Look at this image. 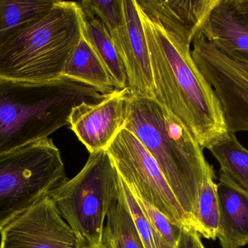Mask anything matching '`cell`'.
I'll return each instance as SVG.
<instances>
[{
  "label": "cell",
  "mask_w": 248,
  "mask_h": 248,
  "mask_svg": "<svg viewBox=\"0 0 248 248\" xmlns=\"http://www.w3.org/2000/svg\"><path fill=\"white\" fill-rule=\"evenodd\" d=\"M151 60L155 100L177 118L202 149L230 135L219 100L181 43L140 11Z\"/></svg>",
  "instance_id": "1"
},
{
  "label": "cell",
  "mask_w": 248,
  "mask_h": 248,
  "mask_svg": "<svg viewBox=\"0 0 248 248\" xmlns=\"http://www.w3.org/2000/svg\"><path fill=\"white\" fill-rule=\"evenodd\" d=\"M124 128L151 154L195 230L202 182L214 171L189 130L155 99L128 96Z\"/></svg>",
  "instance_id": "2"
},
{
  "label": "cell",
  "mask_w": 248,
  "mask_h": 248,
  "mask_svg": "<svg viewBox=\"0 0 248 248\" xmlns=\"http://www.w3.org/2000/svg\"><path fill=\"white\" fill-rule=\"evenodd\" d=\"M103 96L65 77L36 83L0 78V157L48 138L69 125L75 106L98 101Z\"/></svg>",
  "instance_id": "3"
},
{
  "label": "cell",
  "mask_w": 248,
  "mask_h": 248,
  "mask_svg": "<svg viewBox=\"0 0 248 248\" xmlns=\"http://www.w3.org/2000/svg\"><path fill=\"white\" fill-rule=\"evenodd\" d=\"M84 23L78 3L57 0L0 46V78L35 83L61 78L83 36Z\"/></svg>",
  "instance_id": "4"
},
{
  "label": "cell",
  "mask_w": 248,
  "mask_h": 248,
  "mask_svg": "<svg viewBox=\"0 0 248 248\" xmlns=\"http://www.w3.org/2000/svg\"><path fill=\"white\" fill-rule=\"evenodd\" d=\"M67 180L61 151L51 138L0 157V231Z\"/></svg>",
  "instance_id": "5"
},
{
  "label": "cell",
  "mask_w": 248,
  "mask_h": 248,
  "mask_svg": "<svg viewBox=\"0 0 248 248\" xmlns=\"http://www.w3.org/2000/svg\"><path fill=\"white\" fill-rule=\"evenodd\" d=\"M120 186V176L107 150L92 153L82 170L58 186L50 198L85 245L102 244L108 211Z\"/></svg>",
  "instance_id": "6"
},
{
  "label": "cell",
  "mask_w": 248,
  "mask_h": 248,
  "mask_svg": "<svg viewBox=\"0 0 248 248\" xmlns=\"http://www.w3.org/2000/svg\"><path fill=\"white\" fill-rule=\"evenodd\" d=\"M93 11L106 25L123 61L130 96L155 99L150 52L136 0L98 1Z\"/></svg>",
  "instance_id": "7"
},
{
  "label": "cell",
  "mask_w": 248,
  "mask_h": 248,
  "mask_svg": "<svg viewBox=\"0 0 248 248\" xmlns=\"http://www.w3.org/2000/svg\"><path fill=\"white\" fill-rule=\"evenodd\" d=\"M107 151L122 180L132 192L172 222L192 229L155 160L131 132L122 130Z\"/></svg>",
  "instance_id": "8"
},
{
  "label": "cell",
  "mask_w": 248,
  "mask_h": 248,
  "mask_svg": "<svg viewBox=\"0 0 248 248\" xmlns=\"http://www.w3.org/2000/svg\"><path fill=\"white\" fill-rule=\"evenodd\" d=\"M192 43L193 61L219 100L229 132L248 131V65L226 56L201 32Z\"/></svg>",
  "instance_id": "9"
},
{
  "label": "cell",
  "mask_w": 248,
  "mask_h": 248,
  "mask_svg": "<svg viewBox=\"0 0 248 248\" xmlns=\"http://www.w3.org/2000/svg\"><path fill=\"white\" fill-rule=\"evenodd\" d=\"M0 248H81L85 246L50 197L25 211L0 231Z\"/></svg>",
  "instance_id": "10"
},
{
  "label": "cell",
  "mask_w": 248,
  "mask_h": 248,
  "mask_svg": "<svg viewBox=\"0 0 248 248\" xmlns=\"http://www.w3.org/2000/svg\"><path fill=\"white\" fill-rule=\"evenodd\" d=\"M129 90L115 89L98 101L83 102L71 111V129L90 154L107 150L124 128Z\"/></svg>",
  "instance_id": "11"
},
{
  "label": "cell",
  "mask_w": 248,
  "mask_h": 248,
  "mask_svg": "<svg viewBox=\"0 0 248 248\" xmlns=\"http://www.w3.org/2000/svg\"><path fill=\"white\" fill-rule=\"evenodd\" d=\"M219 0H136L150 21L190 46Z\"/></svg>",
  "instance_id": "12"
},
{
  "label": "cell",
  "mask_w": 248,
  "mask_h": 248,
  "mask_svg": "<svg viewBox=\"0 0 248 248\" xmlns=\"http://www.w3.org/2000/svg\"><path fill=\"white\" fill-rule=\"evenodd\" d=\"M201 32L226 56L248 65V19L235 0H219Z\"/></svg>",
  "instance_id": "13"
},
{
  "label": "cell",
  "mask_w": 248,
  "mask_h": 248,
  "mask_svg": "<svg viewBox=\"0 0 248 248\" xmlns=\"http://www.w3.org/2000/svg\"><path fill=\"white\" fill-rule=\"evenodd\" d=\"M219 223L218 238L222 248L248 245V192L220 173L217 183Z\"/></svg>",
  "instance_id": "14"
},
{
  "label": "cell",
  "mask_w": 248,
  "mask_h": 248,
  "mask_svg": "<svg viewBox=\"0 0 248 248\" xmlns=\"http://www.w3.org/2000/svg\"><path fill=\"white\" fill-rule=\"evenodd\" d=\"M62 77L90 86L101 94L115 90L108 71L84 35L67 62Z\"/></svg>",
  "instance_id": "15"
},
{
  "label": "cell",
  "mask_w": 248,
  "mask_h": 248,
  "mask_svg": "<svg viewBox=\"0 0 248 248\" xmlns=\"http://www.w3.org/2000/svg\"><path fill=\"white\" fill-rule=\"evenodd\" d=\"M106 219L102 237V245L105 248H145L125 201L121 176L119 192Z\"/></svg>",
  "instance_id": "16"
},
{
  "label": "cell",
  "mask_w": 248,
  "mask_h": 248,
  "mask_svg": "<svg viewBox=\"0 0 248 248\" xmlns=\"http://www.w3.org/2000/svg\"><path fill=\"white\" fill-rule=\"evenodd\" d=\"M84 18L83 35L108 71L114 88H128V77L125 66L106 25L100 19L94 16H84Z\"/></svg>",
  "instance_id": "17"
},
{
  "label": "cell",
  "mask_w": 248,
  "mask_h": 248,
  "mask_svg": "<svg viewBox=\"0 0 248 248\" xmlns=\"http://www.w3.org/2000/svg\"><path fill=\"white\" fill-rule=\"evenodd\" d=\"M57 0H0V46L25 26L51 10Z\"/></svg>",
  "instance_id": "18"
},
{
  "label": "cell",
  "mask_w": 248,
  "mask_h": 248,
  "mask_svg": "<svg viewBox=\"0 0 248 248\" xmlns=\"http://www.w3.org/2000/svg\"><path fill=\"white\" fill-rule=\"evenodd\" d=\"M224 175L239 187L248 192V150L230 132L228 138L209 149Z\"/></svg>",
  "instance_id": "19"
},
{
  "label": "cell",
  "mask_w": 248,
  "mask_h": 248,
  "mask_svg": "<svg viewBox=\"0 0 248 248\" xmlns=\"http://www.w3.org/2000/svg\"><path fill=\"white\" fill-rule=\"evenodd\" d=\"M215 178V172H213L202 182L197 203L195 222V231L204 238L213 240L218 238L219 223V206Z\"/></svg>",
  "instance_id": "20"
},
{
  "label": "cell",
  "mask_w": 248,
  "mask_h": 248,
  "mask_svg": "<svg viewBox=\"0 0 248 248\" xmlns=\"http://www.w3.org/2000/svg\"><path fill=\"white\" fill-rule=\"evenodd\" d=\"M122 189L125 201L135 223L136 227L139 234L142 240L145 248H170L157 235L153 230V226L150 224L147 215L144 214L141 207L139 205L137 199L130 190L126 183L122 180Z\"/></svg>",
  "instance_id": "21"
},
{
  "label": "cell",
  "mask_w": 248,
  "mask_h": 248,
  "mask_svg": "<svg viewBox=\"0 0 248 248\" xmlns=\"http://www.w3.org/2000/svg\"><path fill=\"white\" fill-rule=\"evenodd\" d=\"M129 188V187H128ZM130 189V188H129ZM131 190V189H130ZM139 205L147 215L157 235L170 248H174L183 227L172 222L158 210L152 206L131 190Z\"/></svg>",
  "instance_id": "22"
},
{
  "label": "cell",
  "mask_w": 248,
  "mask_h": 248,
  "mask_svg": "<svg viewBox=\"0 0 248 248\" xmlns=\"http://www.w3.org/2000/svg\"><path fill=\"white\" fill-rule=\"evenodd\" d=\"M174 248H205L201 235L192 228L183 227Z\"/></svg>",
  "instance_id": "23"
},
{
  "label": "cell",
  "mask_w": 248,
  "mask_h": 248,
  "mask_svg": "<svg viewBox=\"0 0 248 248\" xmlns=\"http://www.w3.org/2000/svg\"><path fill=\"white\" fill-rule=\"evenodd\" d=\"M81 248H106L103 245L100 244L98 245V246H90V245H85V246H83Z\"/></svg>",
  "instance_id": "24"
}]
</instances>
